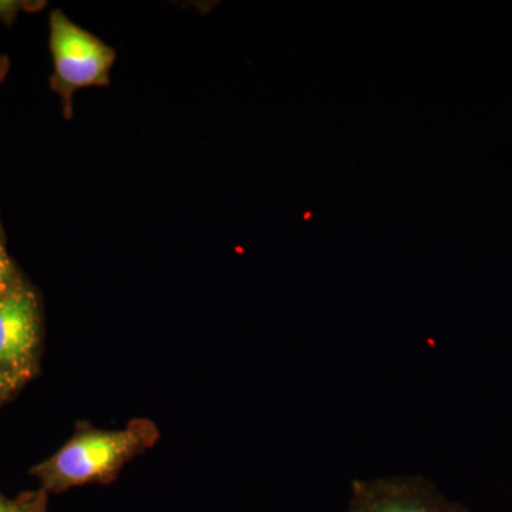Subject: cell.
<instances>
[{"label":"cell","mask_w":512,"mask_h":512,"mask_svg":"<svg viewBox=\"0 0 512 512\" xmlns=\"http://www.w3.org/2000/svg\"><path fill=\"white\" fill-rule=\"evenodd\" d=\"M157 440V427L148 420L131 421L124 430H79L55 456L37 466L35 474L50 493L110 483L128 461Z\"/></svg>","instance_id":"obj_1"},{"label":"cell","mask_w":512,"mask_h":512,"mask_svg":"<svg viewBox=\"0 0 512 512\" xmlns=\"http://www.w3.org/2000/svg\"><path fill=\"white\" fill-rule=\"evenodd\" d=\"M12 264L0 238V298L12 289Z\"/></svg>","instance_id":"obj_6"},{"label":"cell","mask_w":512,"mask_h":512,"mask_svg":"<svg viewBox=\"0 0 512 512\" xmlns=\"http://www.w3.org/2000/svg\"><path fill=\"white\" fill-rule=\"evenodd\" d=\"M40 313L35 293L13 285L0 298V372L19 383L36 360Z\"/></svg>","instance_id":"obj_4"},{"label":"cell","mask_w":512,"mask_h":512,"mask_svg":"<svg viewBox=\"0 0 512 512\" xmlns=\"http://www.w3.org/2000/svg\"><path fill=\"white\" fill-rule=\"evenodd\" d=\"M350 491L349 512H470L420 476L355 480Z\"/></svg>","instance_id":"obj_3"},{"label":"cell","mask_w":512,"mask_h":512,"mask_svg":"<svg viewBox=\"0 0 512 512\" xmlns=\"http://www.w3.org/2000/svg\"><path fill=\"white\" fill-rule=\"evenodd\" d=\"M50 50L55 64L52 86L62 97L64 117L70 120L77 90L110 86L116 50L74 25L62 10L50 15Z\"/></svg>","instance_id":"obj_2"},{"label":"cell","mask_w":512,"mask_h":512,"mask_svg":"<svg viewBox=\"0 0 512 512\" xmlns=\"http://www.w3.org/2000/svg\"><path fill=\"white\" fill-rule=\"evenodd\" d=\"M15 384V380L10 379L5 373L0 372V399L8 396V394L12 392L13 387H15Z\"/></svg>","instance_id":"obj_7"},{"label":"cell","mask_w":512,"mask_h":512,"mask_svg":"<svg viewBox=\"0 0 512 512\" xmlns=\"http://www.w3.org/2000/svg\"><path fill=\"white\" fill-rule=\"evenodd\" d=\"M0 512H46V497L30 494L18 500H8L0 495Z\"/></svg>","instance_id":"obj_5"}]
</instances>
